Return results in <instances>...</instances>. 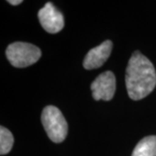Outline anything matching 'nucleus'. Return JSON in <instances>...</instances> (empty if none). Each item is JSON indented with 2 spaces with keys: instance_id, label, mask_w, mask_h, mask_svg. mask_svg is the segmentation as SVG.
<instances>
[{
  "instance_id": "obj_4",
  "label": "nucleus",
  "mask_w": 156,
  "mask_h": 156,
  "mask_svg": "<svg viewBox=\"0 0 156 156\" xmlns=\"http://www.w3.org/2000/svg\"><path fill=\"white\" fill-rule=\"evenodd\" d=\"M37 16L42 27L49 33H57L64 26L63 15L52 3H47L38 11Z\"/></svg>"
},
{
  "instance_id": "obj_8",
  "label": "nucleus",
  "mask_w": 156,
  "mask_h": 156,
  "mask_svg": "<svg viewBox=\"0 0 156 156\" xmlns=\"http://www.w3.org/2000/svg\"><path fill=\"white\" fill-rule=\"evenodd\" d=\"M14 143L13 135L8 129L3 126L0 127V154L5 155L10 153Z\"/></svg>"
},
{
  "instance_id": "obj_2",
  "label": "nucleus",
  "mask_w": 156,
  "mask_h": 156,
  "mask_svg": "<svg viewBox=\"0 0 156 156\" xmlns=\"http://www.w3.org/2000/svg\"><path fill=\"white\" fill-rule=\"evenodd\" d=\"M41 121L49 138L53 142L61 143L67 137L68 123L56 107H45L42 112Z\"/></svg>"
},
{
  "instance_id": "obj_6",
  "label": "nucleus",
  "mask_w": 156,
  "mask_h": 156,
  "mask_svg": "<svg viewBox=\"0 0 156 156\" xmlns=\"http://www.w3.org/2000/svg\"><path fill=\"white\" fill-rule=\"evenodd\" d=\"M113 43L106 40L97 47L89 50L83 60V67L86 69H94L100 68L108 60L111 54Z\"/></svg>"
},
{
  "instance_id": "obj_9",
  "label": "nucleus",
  "mask_w": 156,
  "mask_h": 156,
  "mask_svg": "<svg viewBox=\"0 0 156 156\" xmlns=\"http://www.w3.org/2000/svg\"><path fill=\"white\" fill-rule=\"evenodd\" d=\"M8 2L12 5H20L23 3L22 0H9Z\"/></svg>"
},
{
  "instance_id": "obj_3",
  "label": "nucleus",
  "mask_w": 156,
  "mask_h": 156,
  "mask_svg": "<svg viewBox=\"0 0 156 156\" xmlns=\"http://www.w3.org/2000/svg\"><path fill=\"white\" fill-rule=\"evenodd\" d=\"M5 55L12 66L26 68L38 61L42 56V52L38 47L34 44L16 42L7 47Z\"/></svg>"
},
{
  "instance_id": "obj_7",
  "label": "nucleus",
  "mask_w": 156,
  "mask_h": 156,
  "mask_svg": "<svg viewBox=\"0 0 156 156\" xmlns=\"http://www.w3.org/2000/svg\"><path fill=\"white\" fill-rule=\"evenodd\" d=\"M132 156H156V135L140 140L135 146Z\"/></svg>"
},
{
  "instance_id": "obj_5",
  "label": "nucleus",
  "mask_w": 156,
  "mask_h": 156,
  "mask_svg": "<svg viewBox=\"0 0 156 156\" xmlns=\"http://www.w3.org/2000/svg\"><path fill=\"white\" fill-rule=\"evenodd\" d=\"M115 76L111 71L101 73L91 84L93 98L95 101H110L115 92Z\"/></svg>"
},
{
  "instance_id": "obj_1",
  "label": "nucleus",
  "mask_w": 156,
  "mask_h": 156,
  "mask_svg": "<svg viewBox=\"0 0 156 156\" xmlns=\"http://www.w3.org/2000/svg\"><path fill=\"white\" fill-rule=\"evenodd\" d=\"M125 81L129 97L134 101L143 99L155 88L154 66L140 51H134L128 61Z\"/></svg>"
}]
</instances>
